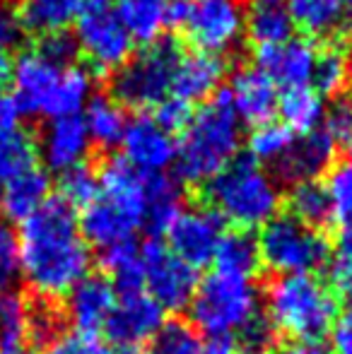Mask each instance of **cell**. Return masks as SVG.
<instances>
[{
    "mask_svg": "<svg viewBox=\"0 0 352 354\" xmlns=\"http://www.w3.org/2000/svg\"><path fill=\"white\" fill-rule=\"evenodd\" d=\"M17 261L19 275L34 297L48 304L66 297L92 266L75 210L56 196L19 222Z\"/></svg>",
    "mask_w": 352,
    "mask_h": 354,
    "instance_id": "obj_1",
    "label": "cell"
},
{
    "mask_svg": "<svg viewBox=\"0 0 352 354\" xmlns=\"http://www.w3.org/2000/svg\"><path fill=\"white\" fill-rule=\"evenodd\" d=\"M176 142V176L186 186H207L234 159H239L241 121L232 111L225 89L193 111Z\"/></svg>",
    "mask_w": 352,
    "mask_h": 354,
    "instance_id": "obj_2",
    "label": "cell"
},
{
    "mask_svg": "<svg viewBox=\"0 0 352 354\" xmlns=\"http://www.w3.org/2000/svg\"><path fill=\"white\" fill-rule=\"evenodd\" d=\"M145 217V176L123 157H113L99 171V196L82 207L77 227L87 246L106 251L136 239Z\"/></svg>",
    "mask_w": 352,
    "mask_h": 354,
    "instance_id": "obj_3",
    "label": "cell"
},
{
    "mask_svg": "<svg viewBox=\"0 0 352 354\" xmlns=\"http://www.w3.org/2000/svg\"><path fill=\"white\" fill-rule=\"evenodd\" d=\"M266 318L275 333L302 340H324L340 316L333 289L316 275H277L266 287Z\"/></svg>",
    "mask_w": 352,
    "mask_h": 354,
    "instance_id": "obj_4",
    "label": "cell"
},
{
    "mask_svg": "<svg viewBox=\"0 0 352 354\" xmlns=\"http://www.w3.org/2000/svg\"><path fill=\"white\" fill-rule=\"evenodd\" d=\"M207 201L222 222L241 232L263 229L280 214L282 191L268 169L254 159H234L207 183Z\"/></svg>",
    "mask_w": 352,
    "mask_h": 354,
    "instance_id": "obj_5",
    "label": "cell"
},
{
    "mask_svg": "<svg viewBox=\"0 0 352 354\" xmlns=\"http://www.w3.org/2000/svg\"><path fill=\"white\" fill-rule=\"evenodd\" d=\"M191 326L207 337L241 335L261 316V294L251 280L212 272L193 294Z\"/></svg>",
    "mask_w": 352,
    "mask_h": 354,
    "instance_id": "obj_6",
    "label": "cell"
},
{
    "mask_svg": "<svg viewBox=\"0 0 352 354\" xmlns=\"http://www.w3.org/2000/svg\"><path fill=\"white\" fill-rule=\"evenodd\" d=\"M178 58L181 48L172 39L147 44L111 75V99L136 111L155 109L169 97Z\"/></svg>",
    "mask_w": 352,
    "mask_h": 354,
    "instance_id": "obj_7",
    "label": "cell"
},
{
    "mask_svg": "<svg viewBox=\"0 0 352 354\" xmlns=\"http://www.w3.org/2000/svg\"><path fill=\"white\" fill-rule=\"evenodd\" d=\"M261 266L275 275H314L331 261V243L321 229L306 227L292 214H277L261 229Z\"/></svg>",
    "mask_w": 352,
    "mask_h": 354,
    "instance_id": "obj_8",
    "label": "cell"
},
{
    "mask_svg": "<svg viewBox=\"0 0 352 354\" xmlns=\"http://www.w3.org/2000/svg\"><path fill=\"white\" fill-rule=\"evenodd\" d=\"M142 287L162 311H183L191 306L198 289V270L178 261L167 246L147 241L140 246Z\"/></svg>",
    "mask_w": 352,
    "mask_h": 354,
    "instance_id": "obj_9",
    "label": "cell"
},
{
    "mask_svg": "<svg viewBox=\"0 0 352 354\" xmlns=\"http://www.w3.org/2000/svg\"><path fill=\"white\" fill-rule=\"evenodd\" d=\"M75 41L97 71L116 73L133 56V39L109 5L89 3L77 15Z\"/></svg>",
    "mask_w": 352,
    "mask_h": 354,
    "instance_id": "obj_10",
    "label": "cell"
},
{
    "mask_svg": "<svg viewBox=\"0 0 352 354\" xmlns=\"http://www.w3.org/2000/svg\"><path fill=\"white\" fill-rule=\"evenodd\" d=\"M246 10L241 0H196L186 22V37L196 51L220 58L244 39Z\"/></svg>",
    "mask_w": 352,
    "mask_h": 354,
    "instance_id": "obj_11",
    "label": "cell"
},
{
    "mask_svg": "<svg viewBox=\"0 0 352 354\" xmlns=\"http://www.w3.org/2000/svg\"><path fill=\"white\" fill-rule=\"evenodd\" d=\"M225 232V222L212 207H186L167 232V248L178 261L198 270L212 263Z\"/></svg>",
    "mask_w": 352,
    "mask_h": 354,
    "instance_id": "obj_12",
    "label": "cell"
},
{
    "mask_svg": "<svg viewBox=\"0 0 352 354\" xmlns=\"http://www.w3.org/2000/svg\"><path fill=\"white\" fill-rule=\"evenodd\" d=\"M66 68L44 61L37 51H27L12 63V102L22 116H53L61 77Z\"/></svg>",
    "mask_w": 352,
    "mask_h": 354,
    "instance_id": "obj_13",
    "label": "cell"
},
{
    "mask_svg": "<svg viewBox=\"0 0 352 354\" xmlns=\"http://www.w3.org/2000/svg\"><path fill=\"white\" fill-rule=\"evenodd\" d=\"M123 159L142 176H157L174 167L176 140L147 113H138L126 123V131L118 142Z\"/></svg>",
    "mask_w": 352,
    "mask_h": 354,
    "instance_id": "obj_14",
    "label": "cell"
},
{
    "mask_svg": "<svg viewBox=\"0 0 352 354\" xmlns=\"http://www.w3.org/2000/svg\"><path fill=\"white\" fill-rule=\"evenodd\" d=\"M162 323H165V311L145 292H140L116 299V306L102 333L106 335L109 345L136 350L160 330Z\"/></svg>",
    "mask_w": 352,
    "mask_h": 354,
    "instance_id": "obj_15",
    "label": "cell"
},
{
    "mask_svg": "<svg viewBox=\"0 0 352 354\" xmlns=\"http://www.w3.org/2000/svg\"><path fill=\"white\" fill-rule=\"evenodd\" d=\"M113 306H116V292L109 277L87 275L66 294L63 318L71 323L77 335L94 337L104 330Z\"/></svg>",
    "mask_w": 352,
    "mask_h": 354,
    "instance_id": "obj_16",
    "label": "cell"
},
{
    "mask_svg": "<svg viewBox=\"0 0 352 354\" xmlns=\"http://www.w3.org/2000/svg\"><path fill=\"white\" fill-rule=\"evenodd\" d=\"M335 154H338V145L324 128L295 136L285 157L275 164V174L277 178L292 186L304 181H319V176L333 169Z\"/></svg>",
    "mask_w": 352,
    "mask_h": 354,
    "instance_id": "obj_17",
    "label": "cell"
},
{
    "mask_svg": "<svg viewBox=\"0 0 352 354\" xmlns=\"http://www.w3.org/2000/svg\"><path fill=\"white\" fill-rule=\"evenodd\" d=\"M225 94L237 118L254 128L272 121V116L277 113V97H280L277 84L256 66L239 68L232 75Z\"/></svg>",
    "mask_w": 352,
    "mask_h": 354,
    "instance_id": "obj_18",
    "label": "cell"
},
{
    "mask_svg": "<svg viewBox=\"0 0 352 354\" xmlns=\"http://www.w3.org/2000/svg\"><path fill=\"white\" fill-rule=\"evenodd\" d=\"M89 147H92V140L87 136L82 116H61L48 118L39 138L37 154H41L46 169L63 174L85 164Z\"/></svg>",
    "mask_w": 352,
    "mask_h": 354,
    "instance_id": "obj_19",
    "label": "cell"
},
{
    "mask_svg": "<svg viewBox=\"0 0 352 354\" xmlns=\"http://www.w3.org/2000/svg\"><path fill=\"white\" fill-rule=\"evenodd\" d=\"M316 63V48L306 39H287L277 46H268L256 51V68L263 71L275 84L290 87H306L311 82Z\"/></svg>",
    "mask_w": 352,
    "mask_h": 354,
    "instance_id": "obj_20",
    "label": "cell"
},
{
    "mask_svg": "<svg viewBox=\"0 0 352 354\" xmlns=\"http://www.w3.org/2000/svg\"><path fill=\"white\" fill-rule=\"evenodd\" d=\"M37 167V145L22 128V113L12 97L0 94V183Z\"/></svg>",
    "mask_w": 352,
    "mask_h": 354,
    "instance_id": "obj_21",
    "label": "cell"
},
{
    "mask_svg": "<svg viewBox=\"0 0 352 354\" xmlns=\"http://www.w3.org/2000/svg\"><path fill=\"white\" fill-rule=\"evenodd\" d=\"M222 80H225L222 58L201 51L181 53L174 77H172V97L186 104L207 102L220 92Z\"/></svg>",
    "mask_w": 352,
    "mask_h": 354,
    "instance_id": "obj_22",
    "label": "cell"
},
{
    "mask_svg": "<svg viewBox=\"0 0 352 354\" xmlns=\"http://www.w3.org/2000/svg\"><path fill=\"white\" fill-rule=\"evenodd\" d=\"M51 198V178L44 169L32 167L0 183V212L5 219L24 222Z\"/></svg>",
    "mask_w": 352,
    "mask_h": 354,
    "instance_id": "obj_23",
    "label": "cell"
},
{
    "mask_svg": "<svg viewBox=\"0 0 352 354\" xmlns=\"http://www.w3.org/2000/svg\"><path fill=\"white\" fill-rule=\"evenodd\" d=\"M82 10V0H17L19 29H27L29 34L46 37L53 32H66L77 19Z\"/></svg>",
    "mask_w": 352,
    "mask_h": 354,
    "instance_id": "obj_24",
    "label": "cell"
},
{
    "mask_svg": "<svg viewBox=\"0 0 352 354\" xmlns=\"http://www.w3.org/2000/svg\"><path fill=\"white\" fill-rule=\"evenodd\" d=\"M183 210V198L181 188L174 178L157 174V176H145V217H142V227L152 234L160 236L167 234L174 219Z\"/></svg>",
    "mask_w": 352,
    "mask_h": 354,
    "instance_id": "obj_25",
    "label": "cell"
},
{
    "mask_svg": "<svg viewBox=\"0 0 352 354\" xmlns=\"http://www.w3.org/2000/svg\"><path fill=\"white\" fill-rule=\"evenodd\" d=\"M212 263L217 268L215 272L239 277V280H254L256 272L263 268L261 266L259 241L251 232H241V229L225 232Z\"/></svg>",
    "mask_w": 352,
    "mask_h": 354,
    "instance_id": "obj_26",
    "label": "cell"
},
{
    "mask_svg": "<svg viewBox=\"0 0 352 354\" xmlns=\"http://www.w3.org/2000/svg\"><path fill=\"white\" fill-rule=\"evenodd\" d=\"M277 113L282 118V126L290 128L295 136L319 131L324 126L326 104L324 97L314 87H290L277 97Z\"/></svg>",
    "mask_w": 352,
    "mask_h": 354,
    "instance_id": "obj_27",
    "label": "cell"
},
{
    "mask_svg": "<svg viewBox=\"0 0 352 354\" xmlns=\"http://www.w3.org/2000/svg\"><path fill=\"white\" fill-rule=\"evenodd\" d=\"M169 0H118L116 17L133 41L155 44L167 27Z\"/></svg>",
    "mask_w": 352,
    "mask_h": 354,
    "instance_id": "obj_28",
    "label": "cell"
},
{
    "mask_svg": "<svg viewBox=\"0 0 352 354\" xmlns=\"http://www.w3.org/2000/svg\"><path fill=\"white\" fill-rule=\"evenodd\" d=\"M292 27L306 37H331L343 27L345 3L343 0H285Z\"/></svg>",
    "mask_w": 352,
    "mask_h": 354,
    "instance_id": "obj_29",
    "label": "cell"
},
{
    "mask_svg": "<svg viewBox=\"0 0 352 354\" xmlns=\"http://www.w3.org/2000/svg\"><path fill=\"white\" fill-rule=\"evenodd\" d=\"M311 82L321 97H338L348 92L352 84V51L343 41H331L316 51Z\"/></svg>",
    "mask_w": 352,
    "mask_h": 354,
    "instance_id": "obj_30",
    "label": "cell"
},
{
    "mask_svg": "<svg viewBox=\"0 0 352 354\" xmlns=\"http://www.w3.org/2000/svg\"><path fill=\"white\" fill-rule=\"evenodd\" d=\"M102 266L111 275V287L116 297H128V294L145 292L142 287V261H140V246L133 241L118 243L106 251H102Z\"/></svg>",
    "mask_w": 352,
    "mask_h": 354,
    "instance_id": "obj_31",
    "label": "cell"
},
{
    "mask_svg": "<svg viewBox=\"0 0 352 354\" xmlns=\"http://www.w3.org/2000/svg\"><path fill=\"white\" fill-rule=\"evenodd\" d=\"M292 22L282 3H254L246 12L244 34L259 48L277 46L292 39Z\"/></svg>",
    "mask_w": 352,
    "mask_h": 354,
    "instance_id": "obj_32",
    "label": "cell"
},
{
    "mask_svg": "<svg viewBox=\"0 0 352 354\" xmlns=\"http://www.w3.org/2000/svg\"><path fill=\"white\" fill-rule=\"evenodd\" d=\"M85 128L92 145H99L104 149H111L121 142L126 131V111L111 97H92L85 106Z\"/></svg>",
    "mask_w": 352,
    "mask_h": 354,
    "instance_id": "obj_33",
    "label": "cell"
},
{
    "mask_svg": "<svg viewBox=\"0 0 352 354\" xmlns=\"http://www.w3.org/2000/svg\"><path fill=\"white\" fill-rule=\"evenodd\" d=\"M29 316H32V304L12 292L0 297V352L15 354L24 352L29 342Z\"/></svg>",
    "mask_w": 352,
    "mask_h": 354,
    "instance_id": "obj_34",
    "label": "cell"
},
{
    "mask_svg": "<svg viewBox=\"0 0 352 354\" xmlns=\"http://www.w3.org/2000/svg\"><path fill=\"white\" fill-rule=\"evenodd\" d=\"M287 207L295 219H299L306 227L321 229L333 219V210H331V198L326 191V183L321 181H304L295 183L287 196Z\"/></svg>",
    "mask_w": 352,
    "mask_h": 354,
    "instance_id": "obj_35",
    "label": "cell"
},
{
    "mask_svg": "<svg viewBox=\"0 0 352 354\" xmlns=\"http://www.w3.org/2000/svg\"><path fill=\"white\" fill-rule=\"evenodd\" d=\"M292 140H295V133L287 126L275 121H268L263 126H256L254 131L246 138V149H249L251 159L256 164H272L275 167L285 152L290 149Z\"/></svg>",
    "mask_w": 352,
    "mask_h": 354,
    "instance_id": "obj_36",
    "label": "cell"
},
{
    "mask_svg": "<svg viewBox=\"0 0 352 354\" xmlns=\"http://www.w3.org/2000/svg\"><path fill=\"white\" fill-rule=\"evenodd\" d=\"M145 345V354H198L201 337L191 323L165 321Z\"/></svg>",
    "mask_w": 352,
    "mask_h": 354,
    "instance_id": "obj_37",
    "label": "cell"
},
{
    "mask_svg": "<svg viewBox=\"0 0 352 354\" xmlns=\"http://www.w3.org/2000/svg\"><path fill=\"white\" fill-rule=\"evenodd\" d=\"M58 191H61L58 198L63 203H68L73 210L75 207H87L99 196V174L92 167H87V164L73 167L61 174Z\"/></svg>",
    "mask_w": 352,
    "mask_h": 354,
    "instance_id": "obj_38",
    "label": "cell"
},
{
    "mask_svg": "<svg viewBox=\"0 0 352 354\" xmlns=\"http://www.w3.org/2000/svg\"><path fill=\"white\" fill-rule=\"evenodd\" d=\"M331 284L335 297L352 301V227H343L331 246Z\"/></svg>",
    "mask_w": 352,
    "mask_h": 354,
    "instance_id": "obj_39",
    "label": "cell"
},
{
    "mask_svg": "<svg viewBox=\"0 0 352 354\" xmlns=\"http://www.w3.org/2000/svg\"><path fill=\"white\" fill-rule=\"evenodd\" d=\"M331 198L333 219L340 227H352V157L340 164H333L326 181Z\"/></svg>",
    "mask_w": 352,
    "mask_h": 354,
    "instance_id": "obj_40",
    "label": "cell"
},
{
    "mask_svg": "<svg viewBox=\"0 0 352 354\" xmlns=\"http://www.w3.org/2000/svg\"><path fill=\"white\" fill-rule=\"evenodd\" d=\"M34 51L56 68L75 66L77 56H80V46L75 41V34H71L68 29L66 32H53L41 37V41H39V46Z\"/></svg>",
    "mask_w": 352,
    "mask_h": 354,
    "instance_id": "obj_41",
    "label": "cell"
},
{
    "mask_svg": "<svg viewBox=\"0 0 352 354\" xmlns=\"http://www.w3.org/2000/svg\"><path fill=\"white\" fill-rule=\"evenodd\" d=\"M63 316L53 308V304L39 301L32 304V316H29V342L34 345H44L53 342L61 335Z\"/></svg>",
    "mask_w": 352,
    "mask_h": 354,
    "instance_id": "obj_42",
    "label": "cell"
},
{
    "mask_svg": "<svg viewBox=\"0 0 352 354\" xmlns=\"http://www.w3.org/2000/svg\"><path fill=\"white\" fill-rule=\"evenodd\" d=\"M19 275V261H17V236L0 217V297L12 292V282Z\"/></svg>",
    "mask_w": 352,
    "mask_h": 354,
    "instance_id": "obj_43",
    "label": "cell"
},
{
    "mask_svg": "<svg viewBox=\"0 0 352 354\" xmlns=\"http://www.w3.org/2000/svg\"><path fill=\"white\" fill-rule=\"evenodd\" d=\"M324 131L335 145L352 140V99H335L324 116Z\"/></svg>",
    "mask_w": 352,
    "mask_h": 354,
    "instance_id": "obj_44",
    "label": "cell"
},
{
    "mask_svg": "<svg viewBox=\"0 0 352 354\" xmlns=\"http://www.w3.org/2000/svg\"><path fill=\"white\" fill-rule=\"evenodd\" d=\"M191 116H193L191 104L181 102V99H176V97H167L165 102L157 104L155 113H152V118H155L167 133L183 131V128L188 126V121H191Z\"/></svg>",
    "mask_w": 352,
    "mask_h": 354,
    "instance_id": "obj_45",
    "label": "cell"
},
{
    "mask_svg": "<svg viewBox=\"0 0 352 354\" xmlns=\"http://www.w3.org/2000/svg\"><path fill=\"white\" fill-rule=\"evenodd\" d=\"M241 342L246 347V354H266L275 345V330L270 328L266 316H259L241 333Z\"/></svg>",
    "mask_w": 352,
    "mask_h": 354,
    "instance_id": "obj_46",
    "label": "cell"
},
{
    "mask_svg": "<svg viewBox=\"0 0 352 354\" xmlns=\"http://www.w3.org/2000/svg\"><path fill=\"white\" fill-rule=\"evenodd\" d=\"M94 337H82L77 333H61L53 342H48L44 354H94Z\"/></svg>",
    "mask_w": 352,
    "mask_h": 354,
    "instance_id": "obj_47",
    "label": "cell"
},
{
    "mask_svg": "<svg viewBox=\"0 0 352 354\" xmlns=\"http://www.w3.org/2000/svg\"><path fill=\"white\" fill-rule=\"evenodd\" d=\"M19 22L10 0H0V51H8L19 41Z\"/></svg>",
    "mask_w": 352,
    "mask_h": 354,
    "instance_id": "obj_48",
    "label": "cell"
},
{
    "mask_svg": "<svg viewBox=\"0 0 352 354\" xmlns=\"http://www.w3.org/2000/svg\"><path fill=\"white\" fill-rule=\"evenodd\" d=\"M331 333H333V340H331L333 354H352V306L340 313Z\"/></svg>",
    "mask_w": 352,
    "mask_h": 354,
    "instance_id": "obj_49",
    "label": "cell"
},
{
    "mask_svg": "<svg viewBox=\"0 0 352 354\" xmlns=\"http://www.w3.org/2000/svg\"><path fill=\"white\" fill-rule=\"evenodd\" d=\"M191 0H169L167 5V27L183 29L188 22V15H191Z\"/></svg>",
    "mask_w": 352,
    "mask_h": 354,
    "instance_id": "obj_50",
    "label": "cell"
},
{
    "mask_svg": "<svg viewBox=\"0 0 352 354\" xmlns=\"http://www.w3.org/2000/svg\"><path fill=\"white\" fill-rule=\"evenodd\" d=\"M277 354H333L331 350V342L324 340H302V342H292L285 350H280Z\"/></svg>",
    "mask_w": 352,
    "mask_h": 354,
    "instance_id": "obj_51",
    "label": "cell"
},
{
    "mask_svg": "<svg viewBox=\"0 0 352 354\" xmlns=\"http://www.w3.org/2000/svg\"><path fill=\"white\" fill-rule=\"evenodd\" d=\"M198 354H239V347L232 337H207L201 342Z\"/></svg>",
    "mask_w": 352,
    "mask_h": 354,
    "instance_id": "obj_52",
    "label": "cell"
},
{
    "mask_svg": "<svg viewBox=\"0 0 352 354\" xmlns=\"http://www.w3.org/2000/svg\"><path fill=\"white\" fill-rule=\"evenodd\" d=\"M12 58H10L8 51H0V89L5 87V84L10 82V77H12Z\"/></svg>",
    "mask_w": 352,
    "mask_h": 354,
    "instance_id": "obj_53",
    "label": "cell"
},
{
    "mask_svg": "<svg viewBox=\"0 0 352 354\" xmlns=\"http://www.w3.org/2000/svg\"><path fill=\"white\" fill-rule=\"evenodd\" d=\"M94 354H136V350H123V347H113V345L97 342V345H94Z\"/></svg>",
    "mask_w": 352,
    "mask_h": 354,
    "instance_id": "obj_54",
    "label": "cell"
},
{
    "mask_svg": "<svg viewBox=\"0 0 352 354\" xmlns=\"http://www.w3.org/2000/svg\"><path fill=\"white\" fill-rule=\"evenodd\" d=\"M254 3H282V0H254Z\"/></svg>",
    "mask_w": 352,
    "mask_h": 354,
    "instance_id": "obj_55",
    "label": "cell"
},
{
    "mask_svg": "<svg viewBox=\"0 0 352 354\" xmlns=\"http://www.w3.org/2000/svg\"><path fill=\"white\" fill-rule=\"evenodd\" d=\"M92 3H99V5H106L109 0H92Z\"/></svg>",
    "mask_w": 352,
    "mask_h": 354,
    "instance_id": "obj_56",
    "label": "cell"
},
{
    "mask_svg": "<svg viewBox=\"0 0 352 354\" xmlns=\"http://www.w3.org/2000/svg\"><path fill=\"white\" fill-rule=\"evenodd\" d=\"M343 3H345V5H352V0H343Z\"/></svg>",
    "mask_w": 352,
    "mask_h": 354,
    "instance_id": "obj_57",
    "label": "cell"
},
{
    "mask_svg": "<svg viewBox=\"0 0 352 354\" xmlns=\"http://www.w3.org/2000/svg\"><path fill=\"white\" fill-rule=\"evenodd\" d=\"M350 37H352V19H350Z\"/></svg>",
    "mask_w": 352,
    "mask_h": 354,
    "instance_id": "obj_58",
    "label": "cell"
},
{
    "mask_svg": "<svg viewBox=\"0 0 352 354\" xmlns=\"http://www.w3.org/2000/svg\"><path fill=\"white\" fill-rule=\"evenodd\" d=\"M350 149H352V140H350ZM350 157H352V154H350Z\"/></svg>",
    "mask_w": 352,
    "mask_h": 354,
    "instance_id": "obj_59",
    "label": "cell"
},
{
    "mask_svg": "<svg viewBox=\"0 0 352 354\" xmlns=\"http://www.w3.org/2000/svg\"><path fill=\"white\" fill-rule=\"evenodd\" d=\"M15 354H24V352H15Z\"/></svg>",
    "mask_w": 352,
    "mask_h": 354,
    "instance_id": "obj_60",
    "label": "cell"
},
{
    "mask_svg": "<svg viewBox=\"0 0 352 354\" xmlns=\"http://www.w3.org/2000/svg\"><path fill=\"white\" fill-rule=\"evenodd\" d=\"M191 3H193V0H191Z\"/></svg>",
    "mask_w": 352,
    "mask_h": 354,
    "instance_id": "obj_61",
    "label": "cell"
}]
</instances>
